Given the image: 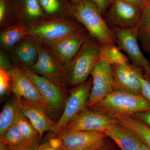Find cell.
Here are the masks:
<instances>
[{"label": "cell", "instance_id": "6da1fadb", "mask_svg": "<svg viewBox=\"0 0 150 150\" xmlns=\"http://www.w3.org/2000/svg\"><path fill=\"white\" fill-rule=\"evenodd\" d=\"M101 45L90 35L79 52L63 67L62 77L68 90L88 80L100 56Z\"/></svg>", "mask_w": 150, "mask_h": 150}, {"label": "cell", "instance_id": "7a4b0ae2", "mask_svg": "<svg viewBox=\"0 0 150 150\" xmlns=\"http://www.w3.org/2000/svg\"><path fill=\"white\" fill-rule=\"evenodd\" d=\"M89 108L117 120L149 111L150 102L142 95L113 91Z\"/></svg>", "mask_w": 150, "mask_h": 150}, {"label": "cell", "instance_id": "3957f363", "mask_svg": "<svg viewBox=\"0 0 150 150\" xmlns=\"http://www.w3.org/2000/svg\"><path fill=\"white\" fill-rule=\"evenodd\" d=\"M84 26L73 17H45L27 27V36L48 45L76 32Z\"/></svg>", "mask_w": 150, "mask_h": 150}, {"label": "cell", "instance_id": "277c9868", "mask_svg": "<svg viewBox=\"0 0 150 150\" xmlns=\"http://www.w3.org/2000/svg\"><path fill=\"white\" fill-rule=\"evenodd\" d=\"M72 16L100 45L115 44L113 33L92 0H82L74 6Z\"/></svg>", "mask_w": 150, "mask_h": 150}, {"label": "cell", "instance_id": "5b68a950", "mask_svg": "<svg viewBox=\"0 0 150 150\" xmlns=\"http://www.w3.org/2000/svg\"><path fill=\"white\" fill-rule=\"evenodd\" d=\"M51 136L61 142V150H94L104 144L108 138L105 133L64 129Z\"/></svg>", "mask_w": 150, "mask_h": 150}, {"label": "cell", "instance_id": "8992f818", "mask_svg": "<svg viewBox=\"0 0 150 150\" xmlns=\"http://www.w3.org/2000/svg\"><path fill=\"white\" fill-rule=\"evenodd\" d=\"M92 85V79L91 76L84 83L70 89L62 115L56 122L55 129L52 132L53 135L64 129L69 122L87 107Z\"/></svg>", "mask_w": 150, "mask_h": 150}, {"label": "cell", "instance_id": "52a82bcc", "mask_svg": "<svg viewBox=\"0 0 150 150\" xmlns=\"http://www.w3.org/2000/svg\"><path fill=\"white\" fill-rule=\"evenodd\" d=\"M11 79V93L16 98H23L33 103L43 109L48 115L53 111L47 101L35 87L21 69L15 64H12L8 70Z\"/></svg>", "mask_w": 150, "mask_h": 150}, {"label": "cell", "instance_id": "ba28073f", "mask_svg": "<svg viewBox=\"0 0 150 150\" xmlns=\"http://www.w3.org/2000/svg\"><path fill=\"white\" fill-rule=\"evenodd\" d=\"M144 7L124 0H115L103 17L109 27H137Z\"/></svg>", "mask_w": 150, "mask_h": 150}, {"label": "cell", "instance_id": "9c48e42d", "mask_svg": "<svg viewBox=\"0 0 150 150\" xmlns=\"http://www.w3.org/2000/svg\"><path fill=\"white\" fill-rule=\"evenodd\" d=\"M114 35L115 44L118 48L125 52L134 67L144 70L150 63L142 53L139 46L137 27L121 28L110 27Z\"/></svg>", "mask_w": 150, "mask_h": 150}, {"label": "cell", "instance_id": "30bf717a", "mask_svg": "<svg viewBox=\"0 0 150 150\" xmlns=\"http://www.w3.org/2000/svg\"><path fill=\"white\" fill-rule=\"evenodd\" d=\"M19 67L35 85L53 112L62 110L67 99L68 91L46 78L35 74L29 68Z\"/></svg>", "mask_w": 150, "mask_h": 150}, {"label": "cell", "instance_id": "8fae6325", "mask_svg": "<svg viewBox=\"0 0 150 150\" xmlns=\"http://www.w3.org/2000/svg\"><path fill=\"white\" fill-rule=\"evenodd\" d=\"M111 71L113 91L142 95L141 77L143 74V70L128 62L111 65Z\"/></svg>", "mask_w": 150, "mask_h": 150}, {"label": "cell", "instance_id": "7c38bea8", "mask_svg": "<svg viewBox=\"0 0 150 150\" xmlns=\"http://www.w3.org/2000/svg\"><path fill=\"white\" fill-rule=\"evenodd\" d=\"M90 35L83 27L67 37L44 46L54 54L64 67L76 55Z\"/></svg>", "mask_w": 150, "mask_h": 150}, {"label": "cell", "instance_id": "4fadbf2b", "mask_svg": "<svg viewBox=\"0 0 150 150\" xmlns=\"http://www.w3.org/2000/svg\"><path fill=\"white\" fill-rule=\"evenodd\" d=\"M92 85L87 107H91L113 91L111 66L99 58L91 74Z\"/></svg>", "mask_w": 150, "mask_h": 150}, {"label": "cell", "instance_id": "5bb4252c", "mask_svg": "<svg viewBox=\"0 0 150 150\" xmlns=\"http://www.w3.org/2000/svg\"><path fill=\"white\" fill-rule=\"evenodd\" d=\"M116 122L115 119L87 107L69 122L64 129L105 133Z\"/></svg>", "mask_w": 150, "mask_h": 150}, {"label": "cell", "instance_id": "9a60e30c", "mask_svg": "<svg viewBox=\"0 0 150 150\" xmlns=\"http://www.w3.org/2000/svg\"><path fill=\"white\" fill-rule=\"evenodd\" d=\"M63 65L54 54L46 46L39 44L38 59L29 69L68 92L63 83Z\"/></svg>", "mask_w": 150, "mask_h": 150}, {"label": "cell", "instance_id": "2e32d148", "mask_svg": "<svg viewBox=\"0 0 150 150\" xmlns=\"http://www.w3.org/2000/svg\"><path fill=\"white\" fill-rule=\"evenodd\" d=\"M16 98L20 110L37 130L40 139L44 132L54 131L56 123L51 120L45 110L23 98Z\"/></svg>", "mask_w": 150, "mask_h": 150}, {"label": "cell", "instance_id": "e0dca14e", "mask_svg": "<svg viewBox=\"0 0 150 150\" xmlns=\"http://www.w3.org/2000/svg\"><path fill=\"white\" fill-rule=\"evenodd\" d=\"M39 44L27 36L10 51L9 57L13 64L30 68L35 64L39 56Z\"/></svg>", "mask_w": 150, "mask_h": 150}, {"label": "cell", "instance_id": "ac0fdd59", "mask_svg": "<svg viewBox=\"0 0 150 150\" xmlns=\"http://www.w3.org/2000/svg\"><path fill=\"white\" fill-rule=\"evenodd\" d=\"M17 23L27 27L46 15L38 0H10Z\"/></svg>", "mask_w": 150, "mask_h": 150}, {"label": "cell", "instance_id": "d6986e66", "mask_svg": "<svg viewBox=\"0 0 150 150\" xmlns=\"http://www.w3.org/2000/svg\"><path fill=\"white\" fill-rule=\"evenodd\" d=\"M105 133L121 150H138L139 149V140L129 134L117 121Z\"/></svg>", "mask_w": 150, "mask_h": 150}, {"label": "cell", "instance_id": "ffe728a7", "mask_svg": "<svg viewBox=\"0 0 150 150\" xmlns=\"http://www.w3.org/2000/svg\"><path fill=\"white\" fill-rule=\"evenodd\" d=\"M117 121L129 134L150 149V129L144 123L132 116L119 118Z\"/></svg>", "mask_w": 150, "mask_h": 150}, {"label": "cell", "instance_id": "44dd1931", "mask_svg": "<svg viewBox=\"0 0 150 150\" xmlns=\"http://www.w3.org/2000/svg\"><path fill=\"white\" fill-rule=\"evenodd\" d=\"M27 36V27L19 23L1 30V48L9 52L16 44Z\"/></svg>", "mask_w": 150, "mask_h": 150}, {"label": "cell", "instance_id": "7402d4cb", "mask_svg": "<svg viewBox=\"0 0 150 150\" xmlns=\"http://www.w3.org/2000/svg\"><path fill=\"white\" fill-rule=\"evenodd\" d=\"M46 17H71L73 6L70 0H38Z\"/></svg>", "mask_w": 150, "mask_h": 150}, {"label": "cell", "instance_id": "603a6c76", "mask_svg": "<svg viewBox=\"0 0 150 150\" xmlns=\"http://www.w3.org/2000/svg\"><path fill=\"white\" fill-rule=\"evenodd\" d=\"M138 40L145 52L150 54V4L142 9L137 27Z\"/></svg>", "mask_w": 150, "mask_h": 150}, {"label": "cell", "instance_id": "cb8c5ba5", "mask_svg": "<svg viewBox=\"0 0 150 150\" xmlns=\"http://www.w3.org/2000/svg\"><path fill=\"white\" fill-rule=\"evenodd\" d=\"M0 142L11 149H18L31 145L25 139L17 126L16 121L6 131L0 135Z\"/></svg>", "mask_w": 150, "mask_h": 150}, {"label": "cell", "instance_id": "d4e9b609", "mask_svg": "<svg viewBox=\"0 0 150 150\" xmlns=\"http://www.w3.org/2000/svg\"><path fill=\"white\" fill-rule=\"evenodd\" d=\"M18 110V103L15 97L6 103L0 114V135L15 122Z\"/></svg>", "mask_w": 150, "mask_h": 150}, {"label": "cell", "instance_id": "484cf974", "mask_svg": "<svg viewBox=\"0 0 150 150\" xmlns=\"http://www.w3.org/2000/svg\"><path fill=\"white\" fill-rule=\"evenodd\" d=\"M100 58L111 66L130 62L129 58L121 52L115 44L101 45Z\"/></svg>", "mask_w": 150, "mask_h": 150}, {"label": "cell", "instance_id": "4316f807", "mask_svg": "<svg viewBox=\"0 0 150 150\" xmlns=\"http://www.w3.org/2000/svg\"><path fill=\"white\" fill-rule=\"evenodd\" d=\"M16 123L23 136L30 145L35 144L40 141L39 134L31 122L21 112L19 108Z\"/></svg>", "mask_w": 150, "mask_h": 150}, {"label": "cell", "instance_id": "83f0119b", "mask_svg": "<svg viewBox=\"0 0 150 150\" xmlns=\"http://www.w3.org/2000/svg\"><path fill=\"white\" fill-rule=\"evenodd\" d=\"M10 0H0V26L1 30L16 24Z\"/></svg>", "mask_w": 150, "mask_h": 150}, {"label": "cell", "instance_id": "f1b7e54d", "mask_svg": "<svg viewBox=\"0 0 150 150\" xmlns=\"http://www.w3.org/2000/svg\"><path fill=\"white\" fill-rule=\"evenodd\" d=\"M11 79L8 71L0 69V96L1 102L11 94Z\"/></svg>", "mask_w": 150, "mask_h": 150}, {"label": "cell", "instance_id": "f546056e", "mask_svg": "<svg viewBox=\"0 0 150 150\" xmlns=\"http://www.w3.org/2000/svg\"><path fill=\"white\" fill-rule=\"evenodd\" d=\"M141 92L142 95L150 102V82L145 79L144 74L141 77Z\"/></svg>", "mask_w": 150, "mask_h": 150}, {"label": "cell", "instance_id": "4dcf8cb0", "mask_svg": "<svg viewBox=\"0 0 150 150\" xmlns=\"http://www.w3.org/2000/svg\"><path fill=\"white\" fill-rule=\"evenodd\" d=\"M114 1L115 0H92L103 16Z\"/></svg>", "mask_w": 150, "mask_h": 150}, {"label": "cell", "instance_id": "1f68e13d", "mask_svg": "<svg viewBox=\"0 0 150 150\" xmlns=\"http://www.w3.org/2000/svg\"><path fill=\"white\" fill-rule=\"evenodd\" d=\"M132 116L142 121L150 129V110L137 112Z\"/></svg>", "mask_w": 150, "mask_h": 150}, {"label": "cell", "instance_id": "d6a6232c", "mask_svg": "<svg viewBox=\"0 0 150 150\" xmlns=\"http://www.w3.org/2000/svg\"><path fill=\"white\" fill-rule=\"evenodd\" d=\"M117 145L114 142L107 140L104 144L94 150H117Z\"/></svg>", "mask_w": 150, "mask_h": 150}, {"label": "cell", "instance_id": "836d02e7", "mask_svg": "<svg viewBox=\"0 0 150 150\" xmlns=\"http://www.w3.org/2000/svg\"><path fill=\"white\" fill-rule=\"evenodd\" d=\"M38 150H61L60 149L55 147L51 144L48 140L39 144Z\"/></svg>", "mask_w": 150, "mask_h": 150}, {"label": "cell", "instance_id": "e575fe53", "mask_svg": "<svg viewBox=\"0 0 150 150\" xmlns=\"http://www.w3.org/2000/svg\"><path fill=\"white\" fill-rule=\"evenodd\" d=\"M124 1L135 4L142 7H144L146 5L149 4L148 0H124Z\"/></svg>", "mask_w": 150, "mask_h": 150}, {"label": "cell", "instance_id": "d590c367", "mask_svg": "<svg viewBox=\"0 0 150 150\" xmlns=\"http://www.w3.org/2000/svg\"><path fill=\"white\" fill-rule=\"evenodd\" d=\"M39 142L36 143L35 144L30 145L22 149H11L7 147V150H38V147H39Z\"/></svg>", "mask_w": 150, "mask_h": 150}, {"label": "cell", "instance_id": "8d00e7d4", "mask_svg": "<svg viewBox=\"0 0 150 150\" xmlns=\"http://www.w3.org/2000/svg\"><path fill=\"white\" fill-rule=\"evenodd\" d=\"M143 74L145 79L150 82V62L147 67L143 70Z\"/></svg>", "mask_w": 150, "mask_h": 150}, {"label": "cell", "instance_id": "74e56055", "mask_svg": "<svg viewBox=\"0 0 150 150\" xmlns=\"http://www.w3.org/2000/svg\"><path fill=\"white\" fill-rule=\"evenodd\" d=\"M138 150H150V149L146 146V145L143 144L139 140V149Z\"/></svg>", "mask_w": 150, "mask_h": 150}, {"label": "cell", "instance_id": "f35d334b", "mask_svg": "<svg viewBox=\"0 0 150 150\" xmlns=\"http://www.w3.org/2000/svg\"><path fill=\"white\" fill-rule=\"evenodd\" d=\"M71 3L74 6H76L79 4L82 0H70Z\"/></svg>", "mask_w": 150, "mask_h": 150}, {"label": "cell", "instance_id": "ab89813d", "mask_svg": "<svg viewBox=\"0 0 150 150\" xmlns=\"http://www.w3.org/2000/svg\"><path fill=\"white\" fill-rule=\"evenodd\" d=\"M0 150H7V147L1 142H0Z\"/></svg>", "mask_w": 150, "mask_h": 150}, {"label": "cell", "instance_id": "60d3db41", "mask_svg": "<svg viewBox=\"0 0 150 150\" xmlns=\"http://www.w3.org/2000/svg\"><path fill=\"white\" fill-rule=\"evenodd\" d=\"M148 1H149V3H150V0H148Z\"/></svg>", "mask_w": 150, "mask_h": 150}]
</instances>
